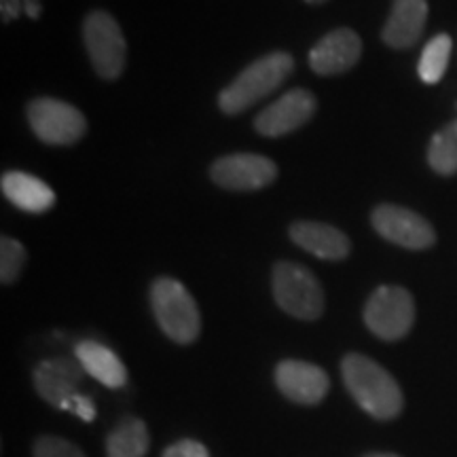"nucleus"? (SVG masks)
<instances>
[{"mask_svg": "<svg viewBox=\"0 0 457 457\" xmlns=\"http://www.w3.org/2000/svg\"><path fill=\"white\" fill-rule=\"evenodd\" d=\"M343 384L358 407L375 420L387 421L404 407L403 390L387 370L362 353H347L341 362Z\"/></svg>", "mask_w": 457, "mask_h": 457, "instance_id": "obj_1", "label": "nucleus"}, {"mask_svg": "<svg viewBox=\"0 0 457 457\" xmlns=\"http://www.w3.org/2000/svg\"><path fill=\"white\" fill-rule=\"evenodd\" d=\"M295 60L286 51H273L254 60L237 74L236 81L220 91L219 108L225 114H239L273 94L293 72Z\"/></svg>", "mask_w": 457, "mask_h": 457, "instance_id": "obj_2", "label": "nucleus"}, {"mask_svg": "<svg viewBox=\"0 0 457 457\" xmlns=\"http://www.w3.org/2000/svg\"><path fill=\"white\" fill-rule=\"evenodd\" d=\"M151 307L159 328L171 341L187 345V343H193L199 337L202 318H199L197 303L179 279H155L151 286Z\"/></svg>", "mask_w": 457, "mask_h": 457, "instance_id": "obj_3", "label": "nucleus"}, {"mask_svg": "<svg viewBox=\"0 0 457 457\" xmlns=\"http://www.w3.org/2000/svg\"><path fill=\"white\" fill-rule=\"evenodd\" d=\"M273 296L288 316L318 320L324 312V290L310 270L296 262H276L273 267Z\"/></svg>", "mask_w": 457, "mask_h": 457, "instance_id": "obj_4", "label": "nucleus"}, {"mask_svg": "<svg viewBox=\"0 0 457 457\" xmlns=\"http://www.w3.org/2000/svg\"><path fill=\"white\" fill-rule=\"evenodd\" d=\"M83 43L91 66L106 81L121 77L128 57V43L117 20L106 11H91L83 21Z\"/></svg>", "mask_w": 457, "mask_h": 457, "instance_id": "obj_5", "label": "nucleus"}, {"mask_svg": "<svg viewBox=\"0 0 457 457\" xmlns=\"http://www.w3.org/2000/svg\"><path fill=\"white\" fill-rule=\"evenodd\" d=\"M364 322L384 341L407 337L415 322V301L403 286H379L364 307Z\"/></svg>", "mask_w": 457, "mask_h": 457, "instance_id": "obj_6", "label": "nucleus"}, {"mask_svg": "<svg viewBox=\"0 0 457 457\" xmlns=\"http://www.w3.org/2000/svg\"><path fill=\"white\" fill-rule=\"evenodd\" d=\"M28 121L37 138L51 146L74 145L87 129V121L79 108L55 98L32 100L28 104Z\"/></svg>", "mask_w": 457, "mask_h": 457, "instance_id": "obj_7", "label": "nucleus"}, {"mask_svg": "<svg viewBox=\"0 0 457 457\" xmlns=\"http://www.w3.org/2000/svg\"><path fill=\"white\" fill-rule=\"evenodd\" d=\"M375 231L387 242L409 250H426L436 242V231L424 216L403 205H377L370 214Z\"/></svg>", "mask_w": 457, "mask_h": 457, "instance_id": "obj_8", "label": "nucleus"}, {"mask_svg": "<svg viewBox=\"0 0 457 457\" xmlns=\"http://www.w3.org/2000/svg\"><path fill=\"white\" fill-rule=\"evenodd\" d=\"M216 185L228 191H256L270 187L278 179V168L271 159L254 153H236L216 159L210 168Z\"/></svg>", "mask_w": 457, "mask_h": 457, "instance_id": "obj_9", "label": "nucleus"}, {"mask_svg": "<svg viewBox=\"0 0 457 457\" xmlns=\"http://www.w3.org/2000/svg\"><path fill=\"white\" fill-rule=\"evenodd\" d=\"M316 96L307 89H293L256 114L254 129L267 138L293 134L305 125L316 112Z\"/></svg>", "mask_w": 457, "mask_h": 457, "instance_id": "obj_10", "label": "nucleus"}, {"mask_svg": "<svg viewBox=\"0 0 457 457\" xmlns=\"http://www.w3.org/2000/svg\"><path fill=\"white\" fill-rule=\"evenodd\" d=\"M362 55V41L352 28H337L313 45L310 66L320 77H335L352 71Z\"/></svg>", "mask_w": 457, "mask_h": 457, "instance_id": "obj_11", "label": "nucleus"}, {"mask_svg": "<svg viewBox=\"0 0 457 457\" xmlns=\"http://www.w3.org/2000/svg\"><path fill=\"white\" fill-rule=\"evenodd\" d=\"M276 384L279 392L293 403L318 404L328 392V375L318 364L284 360L276 367Z\"/></svg>", "mask_w": 457, "mask_h": 457, "instance_id": "obj_12", "label": "nucleus"}, {"mask_svg": "<svg viewBox=\"0 0 457 457\" xmlns=\"http://www.w3.org/2000/svg\"><path fill=\"white\" fill-rule=\"evenodd\" d=\"M83 379V367L71 358L43 360L34 369V387L38 396L62 409L74 394H79V384Z\"/></svg>", "mask_w": 457, "mask_h": 457, "instance_id": "obj_13", "label": "nucleus"}, {"mask_svg": "<svg viewBox=\"0 0 457 457\" xmlns=\"http://www.w3.org/2000/svg\"><path fill=\"white\" fill-rule=\"evenodd\" d=\"M290 239L318 259L324 261H343L350 256L352 244L343 231L330 227L327 222L301 220L290 227Z\"/></svg>", "mask_w": 457, "mask_h": 457, "instance_id": "obj_14", "label": "nucleus"}, {"mask_svg": "<svg viewBox=\"0 0 457 457\" xmlns=\"http://www.w3.org/2000/svg\"><path fill=\"white\" fill-rule=\"evenodd\" d=\"M428 20L426 0H394L381 38L392 49H409L420 41Z\"/></svg>", "mask_w": 457, "mask_h": 457, "instance_id": "obj_15", "label": "nucleus"}, {"mask_svg": "<svg viewBox=\"0 0 457 457\" xmlns=\"http://www.w3.org/2000/svg\"><path fill=\"white\" fill-rule=\"evenodd\" d=\"M0 187L4 197L24 212L43 214L55 204V193L51 191V187L26 171H7L0 180Z\"/></svg>", "mask_w": 457, "mask_h": 457, "instance_id": "obj_16", "label": "nucleus"}, {"mask_svg": "<svg viewBox=\"0 0 457 457\" xmlns=\"http://www.w3.org/2000/svg\"><path fill=\"white\" fill-rule=\"evenodd\" d=\"M77 362L81 364L87 375L94 377L106 387H123L128 381V370H125L121 358L106 345L98 341H81L74 347Z\"/></svg>", "mask_w": 457, "mask_h": 457, "instance_id": "obj_17", "label": "nucleus"}, {"mask_svg": "<svg viewBox=\"0 0 457 457\" xmlns=\"http://www.w3.org/2000/svg\"><path fill=\"white\" fill-rule=\"evenodd\" d=\"M148 451V430L145 421L123 420L106 438V457H145Z\"/></svg>", "mask_w": 457, "mask_h": 457, "instance_id": "obj_18", "label": "nucleus"}, {"mask_svg": "<svg viewBox=\"0 0 457 457\" xmlns=\"http://www.w3.org/2000/svg\"><path fill=\"white\" fill-rule=\"evenodd\" d=\"M428 163L441 176L457 174V119L432 136L428 146Z\"/></svg>", "mask_w": 457, "mask_h": 457, "instance_id": "obj_19", "label": "nucleus"}, {"mask_svg": "<svg viewBox=\"0 0 457 457\" xmlns=\"http://www.w3.org/2000/svg\"><path fill=\"white\" fill-rule=\"evenodd\" d=\"M451 51H453V43H451L449 34H436V37L426 45L424 51H421L420 66H417L421 81L428 85L441 81L443 74L447 72Z\"/></svg>", "mask_w": 457, "mask_h": 457, "instance_id": "obj_20", "label": "nucleus"}, {"mask_svg": "<svg viewBox=\"0 0 457 457\" xmlns=\"http://www.w3.org/2000/svg\"><path fill=\"white\" fill-rule=\"evenodd\" d=\"M26 265V248L17 239L4 236L0 239V279L13 284Z\"/></svg>", "mask_w": 457, "mask_h": 457, "instance_id": "obj_21", "label": "nucleus"}, {"mask_svg": "<svg viewBox=\"0 0 457 457\" xmlns=\"http://www.w3.org/2000/svg\"><path fill=\"white\" fill-rule=\"evenodd\" d=\"M34 457H85V453L66 438L41 436L34 443Z\"/></svg>", "mask_w": 457, "mask_h": 457, "instance_id": "obj_22", "label": "nucleus"}, {"mask_svg": "<svg viewBox=\"0 0 457 457\" xmlns=\"http://www.w3.org/2000/svg\"><path fill=\"white\" fill-rule=\"evenodd\" d=\"M62 411H68V413L81 417L83 421H94L96 420V404L89 396H83V394H74V396L68 400V403L62 407Z\"/></svg>", "mask_w": 457, "mask_h": 457, "instance_id": "obj_23", "label": "nucleus"}, {"mask_svg": "<svg viewBox=\"0 0 457 457\" xmlns=\"http://www.w3.org/2000/svg\"><path fill=\"white\" fill-rule=\"evenodd\" d=\"M163 457H210L208 449L197 441H180L165 449Z\"/></svg>", "mask_w": 457, "mask_h": 457, "instance_id": "obj_24", "label": "nucleus"}, {"mask_svg": "<svg viewBox=\"0 0 457 457\" xmlns=\"http://www.w3.org/2000/svg\"><path fill=\"white\" fill-rule=\"evenodd\" d=\"M364 457H400L396 453H367Z\"/></svg>", "mask_w": 457, "mask_h": 457, "instance_id": "obj_25", "label": "nucleus"}, {"mask_svg": "<svg viewBox=\"0 0 457 457\" xmlns=\"http://www.w3.org/2000/svg\"><path fill=\"white\" fill-rule=\"evenodd\" d=\"M305 3H310V4H322V3H327V0H305Z\"/></svg>", "mask_w": 457, "mask_h": 457, "instance_id": "obj_26", "label": "nucleus"}]
</instances>
